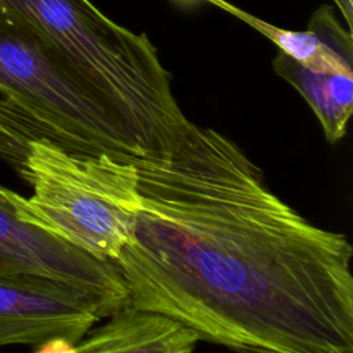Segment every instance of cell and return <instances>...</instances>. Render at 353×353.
<instances>
[{
  "label": "cell",
  "instance_id": "obj_6",
  "mask_svg": "<svg viewBox=\"0 0 353 353\" xmlns=\"http://www.w3.org/2000/svg\"><path fill=\"white\" fill-rule=\"evenodd\" d=\"M112 313L98 298L59 281L0 277V347L37 346L52 338L77 343Z\"/></svg>",
  "mask_w": 353,
  "mask_h": 353
},
{
  "label": "cell",
  "instance_id": "obj_3",
  "mask_svg": "<svg viewBox=\"0 0 353 353\" xmlns=\"http://www.w3.org/2000/svg\"><path fill=\"white\" fill-rule=\"evenodd\" d=\"M0 8L59 48L164 154L190 131L145 33L113 22L90 0H0Z\"/></svg>",
  "mask_w": 353,
  "mask_h": 353
},
{
  "label": "cell",
  "instance_id": "obj_9",
  "mask_svg": "<svg viewBox=\"0 0 353 353\" xmlns=\"http://www.w3.org/2000/svg\"><path fill=\"white\" fill-rule=\"evenodd\" d=\"M272 65L276 74L288 81L307 102L325 139L330 143L343 139L353 110V74L312 70L281 51Z\"/></svg>",
  "mask_w": 353,
  "mask_h": 353
},
{
  "label": "cell",
  "instance_id": "obj_8",
  "mask_svg": "<svg viewBox=\"0 0 353 353\" xmlns=\"http://www.w3.org/2000/svg\"><path fill=\"white\" fill-rule=\"evenodd\" d=\"M222 4L299 65L317 72L353 74L352 32L343 29L330 6L323 4L312 14L306 30H285Z\"/></svg>",
  "mask_w": 353,
  "mask_h": 353
},
{
  "label": "cell",
  "instance_id": "obj_2",
  "mask_svg": "<svg viewBox=\"0 0 353 353\" xmlns=\"http://www.w3.org/2000/svg\"><path fill=\"white\" fill-rule=\"evenodd\" d=\"M0 160L23 181L29 143L139 164L161 153L51 41L0 8Z\"/></svg>",
  "mask_w": 353,
  "mask_h": 353
},
{
  "label": "cell",
  "instance_id": "obj_10",
  "mask_svg": "<svg viewBox=\"0 0 353 353\" xmlns=\"http://www.w3.org/2000/svg\"><path fill=\"white\" fill-rule=\"evenodd\" d=\"M34 353H79V349L77 343L65 338H52L37 345Z\"/></svg>",
  "mask_w": 353,
  "mask_h": 353
},
{
  "label": "cell",
  "instance_id": "obj_4",
  "mask_svg": "<svg viewBox=\"0 0 353 353\" xmlns=\"http://www.w3.org/2000/svg\"><path fill=\"white\" fill-rule=\"evenodd\" d=\"M22 197L25 219L79 250L116 261L130 240L141 204L132 163L79 156L48 142L29 143Z\"/></svg>",
  "mask_w": 353,
  "mask_h": 353
},
{
  "label": "cell",
  "instance_id": "obj_11",
  "mask_svg": "<svg viewBox=\"0 0 353 353\" xmlns=\"http://www.w3.org/2000/svg\"><path fill=\"white\" fill-rule=\"evenodd\" d=\"M339 11L342 12L345 22L347 25V30L352 32V22H353V8H352V0H334Z\"/></svg>",
  "mask_w": 353,
  "mask_h": 353
},
{
  "label": "cell",
  "instance_id": "obj_7",
  "mask_svg": "<svg viewBox=\"0 0 353 353\" xmlns=\"http://www.w3.org/2000/svg\"><path fill=\"white\" fill-rule=\"evenodd\" d=\"M108 317L77 342L79 353H193L199 342L182 324L130 305Z\"/></svg>",
  "mask_w": 353,
  "mask_h": 353
},
{
  "label": "cell",
  "instance_id": "obj_5",
  "mask_svg": "<svg viewBox=\"0 0 353 353\" xmlns=\"http://www.w3.org/2000/svg\"><path fill=\"white\" fill-rule=\"evenodd\" d=\"M22 197L0 183V277L36 276L79 288L112 312L128 294L117 266L25 219Z\"/></svg>",
  "mask_w": 353,
  "mask_h": 353
},
{
  "label": "cell",
  "instance_id": "obj_1",
  "mask_svg": "<svg viewBox=\"0 0 353 353\" xmlns=\"http://www.w3.org/2000/svg\"><path fill=\"white\" fill-rule=\"evenodd\" d=\"M135 165L141 204L113 261L127 305L237 353H353L346 236L281 200L214 128Z\"/></svg>",
  "mask_w": 353,
  "mask_h": 353
}]
</instances>
